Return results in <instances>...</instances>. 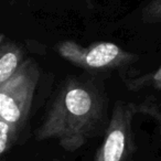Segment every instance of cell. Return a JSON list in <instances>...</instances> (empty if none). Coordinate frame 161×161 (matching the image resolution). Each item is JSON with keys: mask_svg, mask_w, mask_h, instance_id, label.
I'll use <instances>...</instances> for the list:
<instances>
[{"mask_svg": "<svg viewBox=\"0 0 161 161\" xmlns=\"http://www.w3.org/2000/svg\"><path fill=\"white\" fill-rule=\"evenodd\" d=\"M20 130L16 125L0 118V156L3 157L11 150L18 140Z\"/></svg>", "mask_w": 161, "mask_h": 161, "instance_id": "cell-7", "label": "cell"}, {"mask_svg": "<svg viewBox=\"0 0 161 161\" xmlns=\"http://www.w3.org/2000/svg\"><path fill=\"white\" fill-rule=\"evenodd\" d=\"M25 52L22 45L10 40L6 34L0 36V84L8 80L23 64Z\"/></svg>", "mask_w": 161, "mask_h": 161, "instance_id": "cell-5", "label": "cell"}, {"mask_svg": "<svg viewBox=\"0 0 161 161\" xmlns=\"http://www.w3.org/2000/svg\"><path fill=\"white\" fill-rule=\"evenodd\" d=\"M123 82L126 87L132 92H139L143 90L161 91V65L150 73L135 77H124Z\"/></svg>", "mask_w": 161, "mask_h": 161, "instance_id": "cell-6", "label": "cell"}, {"mask_svg": "<svg viewBox=\"0 0 161 161\" xmlns=\"http://www.w3.org/2000/svg\"><path fill=\"white\" fill-rule=\"evenodd\" d=\"M51 161H58V160H56V159H54V160H51Z\"/></svg>", "mask_w": 161, "mask_h": 161, "instance_id": "cell-10", "label": "cell"}, {"mask_svg": "<svg viewBox=\"0 0 161 161\" xmlns=\"http://www.w3.org/2000/svg\"><path fill=\"white\" fill-rule=\"evenodd\" d=\"M40 77L39 65L27 58L5 83L0 84V118L22 129L32 108Z\"/></svg>", "mask_w": 161, "mask_h": 161, "instance_id": "cell-2", "label": "cell"}, {"mask_svg": "<svg viewBox=\"0 0 161 161\" xmlns=\"http://www.w3.org/2000/svg\"><path fill=\"white\" fill-rule=\"evenodd\" d=\"M137 104L119 101L113 107L104 139L93 161H128L136 152L134 118Z\"/></svg>", "mask_w": 161, "mask_h": 161, "instance_id": "cell-4", "label": "cell"}, {"mask_svg": "<svg viewBox=\"0 0 161 161\" xmlns=\"http://www.w3.org/2000/svg\"><path fill=\"white\" fill-rule=\"evenodd\" d=\"M98 80L69 75L60 83L39 128L38 141L55 139L67 152H75L93 138L105 134L108 98Z\"/></svg>", "mask_w": 161, "mask_h": 161, "instance_id": "cell-1", "label": "cell"}, {"mask_svg": "<svg viewBox=\"0 0 161 161\" xmlns=\"http://www.w3.org/2000/svg\"><path fill=\"white\" fill-rule=\"evenodd\" d=\"M55 49L61 58L85 71L120 69L134 64L138 60L135 53L106 41L82 45L75 41L65 40L58 42Z\"/></svg>", "mask_w": 161, "mask_h": 161, "instance_id": "cell-3", "label": "cell"}, {"mask_svg": "<svg viewBox=\"0 0 161 161\" xmlns=\"http://www.w3.org/2000/svg\"><path fill=\"white\" fill-rule=\"evenodd\" d=\"M137 109H138V114L147 115L148 117H151L156 121L157 128H158V136L161 141V109H159L156 104H152L150 102L137 105Z\"/></svg>", "mask_w": 161, "mask_h": 161, "instance_id": "cell-9", "label": "cell"}, {"mask_svg": "<svg viewBox=\"0 0 161 161\" xmlns=\"http://www.w3.org/2000/svg\"><path fill=\"white\" fill-rule=\"evenodd\" d=\"M141 20L147 25L161 23V0H150L142 8Z\"/></svg>", "mask_w": 161, "mask_h": 161, "instance_id": "cell-8", "label": "cell"}]
</instances>
